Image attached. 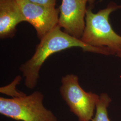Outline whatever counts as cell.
<instances>
[{
  "mask_svg": "<svg viewBox=\"0 0 121 121\" xmlns=\"http://www.w3.org/2000/svg\"><path fill=\"white\" fill-rule=\"evenodd\" d=\"M26 22L33 26L41 40L58 25L59 9L36 4L28 0H17Z\"/></svg>",
  "mask_w": 121,
  "mask_h": 121,
  "instance_id": "cell-5",
  "label": "cell"
},
{
  "mask_svg": "<svg viewBox=\"0 0 121 121\" xmlns=\"http://www.w3.org/2000/svg\"><path fill=\"white\" fill-rule=\"evenodd\" d=\"M21 80V77L17 76L12 82L6 86L1 87L0 91L1 93L9 95L12 98H15L25 95V93L18 91L16 89V86Z\"/></svg>",
  "mask_w": 121,
  "mask_h": 121,
  "instance_id": "cell-9",
  "label": "cell"
},
{
  "mask_svg": "<svg viewBox=\"0 0 121 121\" xmlns=\"http://www.w3.org/2000/svg\"><path fill=\"white\" fill-rule=\"evenodd\" d=\"M31 2L36 4L43 6L55 7L56 0H28Z\"/></svg>",
  "mask_w": 121,
  "mask_h": 121,
  "instance_id": "cell-10",
  "label": "cell"
},
{
  "mask_svg": "<svg viewBox=\"0 0 121 121\" xmlns=\"http://www.w3.org/2000/svg\"><path fill=\"white\" fill-rule=\"evenodd\" d=\"M43 99V94L37 91L18 97H0V113L17 121H57L53 113L44 107Z\"/></svg>",
  "mask_w": 121,
  "mask_h": 121,
  "instance_id": "cell-3",
  "label": "cell"
},
{
  "mask_svg": "<svg viewBox=\"0 0 121 121\" xmlns=\"http://www.w3.org/2000/svg\"><path fill=\"white\" fill-rule=\"evenodd\" d=\"M59 90L62 99L79 121L91 120L99 95L84 91L79 85L78 76L73 74L62 77Z\"/></svg>",
  "mask_w": 121,
  "mask_h": 121,
  "instance_id": "cell-4",
  "label": "cell"
},
{
  "mask_svg": "<svg viewBox=\"0 0 121 121\" xmlns=\"http://www.w3.org/2000/svg\"><path fill=\"white\" fill-rule=\"evenodd\" d=\"M95 0H62L59 7L58 26L72 36L80 39L85 27L86 4Z\"/></svg>",
  "mask_w": 121,
  "mask_h": 121,
  "instance_id": "cell-6",
  "label": "cell"
},
{
  "mask_svg": "<svg viewBox=\"0 0 121 121\" xmlns=\"http://www.w3.org/2000/svg\"><path fill=\"white\" fill-rule=\"evenodd\" d=\"M40 40L33 55L21 65L19 69L24 78L25 86L31 89L35 88L38 83L39 71L43 63L55 53L69 48L78 47L85 52L113 55L107 48L95 47L86 44L80 39L62 31L58 25Z\"/></svg>",
  "mask_w": 121,
  "mask_h": 121,
  "instance_id": "cell-1",
  "label": "cell"
},
{
  "mask_svg": "<svg viewBox=\"0 0 121 121\" xmlns=\"http://www.w3.org/2000/svg\"><path fill=\"white\" fill-rule=\"evenodd\" d=\"M26 22L17 0H0V38H12L16 26Z\"/></svg>",
  "mask_w": 121,
  "mask_h": 121,
  "instance_id": "cell-7",
  "label": "cell"
},
{
  "mask_svg": "<svg viewBox=\"0 0 121 121\" xmlns=\"http://www.w3.org/2000/svg\"><path fill=\"white\" fill-rule=\"evenodd\" d=\"M111 99L106 93H101L95 107V116L91 121H110L108 118L107 108Z\"/></svg>",
  "mask_w": 121,
  "mask_h": 121,
  "instance_id": "cell-8",
  "label": "cell"
},
{
  "mask_svg": "<svg viewBox=\"0 0 121 121\" xmlns=\"http://www.w3.org/2000/svg\"><path fill=\"white\" fill-rule=\"evenodd\" d=\"M115 55L117 56H118V57H119L120 58H121V50L117 52V53H116Z\"/></svg>",
  "mask_w": 121,
  "mask_h": 121,
  "instance_id": "cell-11",
  "label": "cell"
},
{
  "mask_svg": "<svg viewBox=\"0 0 121 121\" xmlns=\"http://www.w3.org/2000/svg\"><path fill=\"white\" fill-rule=\"evenodd\" d=\"M121 8V5L111 2L95 13L87 9L85 27L80 39L91 46L107 48L115 55L121 50V36L112 29L109 17L112 12Z\"/></svg>",
  "mask_w": 121,
  "mask_h": 121,
  "instance_id": "cell-2",
  "label": "cell"
}]
</instances>
